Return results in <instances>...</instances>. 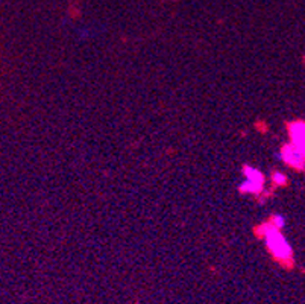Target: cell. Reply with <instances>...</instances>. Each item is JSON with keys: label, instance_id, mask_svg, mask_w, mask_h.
Instances as JSON below:
<instances>
[{"label": "cell", "instance_id": "6da1fadb", "mask_svg": "<svg viewBox=\"0 0 305 304\" xmlns=\"http://www.w3.org/2000/svg\"><path fill=\"white\" fill-rule=\"evenodd\" d=\"M264 230V238H266V245L276 258L279 260H290L291 258V246L282 236L281 230L274 227L272 224H267L263 227Z\"/></svg>", "mask_w": 305, "mask_h": 304}, {"label": "cell", "instance_id": "7a4b0ae2", "mask_svg": "<svg viewBox=\"0 0 305 304\" xmlns=\"http://www.w3.org/2000/svg\"><path fill=\"white\" fill-rule=\"evenodd\" d=\"M278 159H281L282 161L289 163L291 167L296 169H305V155L301 152V149L296 144H287L282 148V151L278 154Z\"/></svg>", "mask_w": 305, "mask_h": 304}, {"label": "cell", "instance_id": "3957f363", "mask_svg": "<svg viewBox=\"0 0 305 304\" xmlns=\"http://www.w3.org/2000/svg\"><path fill=\"white\" fill-rule=\"evenodd\" d=\"M291 143L296 144L301 152L305 155V122H296L290 125Z\"/></svg>", "mask_w": 305, "mask_h": 304}, {"label": "cell", "instance_id": "277c9868", "mask_svg": "<svg viewBox=\"0 0 305 304\" xmlns=\"http://www.w3.org/2000/svg\"><path fill=\"white\" fill-rule=\"evenodd\" d=\"M263 186L264 184H259L257 181H252V179L244 178L243 181L240 183V186H239V190L242 193H258V192H261V190H263Z\"/></svg>", "mask_w": 305, "mask_h": 304}, {"label": "cell", "instance_id": "5b68a950", "mask_svg": "<svg viewBox=\"0 0 305 304\" xmlns=\"http://www.w3.org/2000/svg\"><path fill=\"white\" fill-rule=\"evenodd\" d=\"M270 224L274 225V227H276V228H282L286 225V218L281 215V213H276V215H274L272 216V219H270Z\"/></svg>", "mask_w": 305, "mask_h": 304}, {"label": "cell", "instance_id": "8992f818", "mask_svg": "<svg viewBox=\"0 0 305 304\" xmlns=\"http://www.w3.org/2000/svg\"><path fill=\"white\" fill-rule=\"evenodd\" d=\"M274 181H275L276 184H286V183H287V179H286V176L282 175V174L275 172V174H274Z\"/></svg>", "mask_w": 305, "mask_h": 304}]
</instances>
